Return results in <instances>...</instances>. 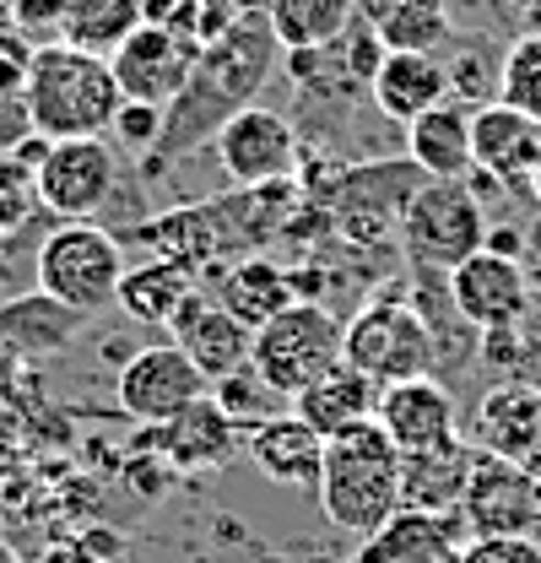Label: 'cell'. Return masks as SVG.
Instances as JSON below:
<instances>
[{
	"instance_id": "obj_35",
	"label": "cell",
	"mask_w": 541,
	"mask_h": 563,
	"mask_svg": "<svg viewBox=\"0 0 541 563\" xmlns=\"http://www.w3.org/2000/svg\"><path fill=\"white\" fill-rule=\"evenodd\" d=\"M114 136H120V146H157V136H163V109H152V103H120Z\"/></svg>"
},
{
	"instance_id": "obj_26",
	"label": "cell",
	"mask_w": 541,
	"mask_h": 563,
	"mask_svg": "<svg viewBox=\"0 0 541 563\" xmlns=\"http://www.w3.org/2000/svg\"><path fill=\"white\" fill-rule=\"evenodd\" d=\"M228 314H239L250 331H261L270 314H281L287 303H298L292 292V272H281L266 255H244L228 277H222V298H217Z\"/></svg>"
},
{
	"instance_id": "obj_6",
	"label": "cell",
	"mask_w": 541,
	"mask_h": 563,
	"mask_svg": "<svg viewBox=\"0 0 541 563\" xmlns=\"http://www.w3.org/2000/svg\"><path fill=\"white\" fill-rule=\"evenodd\" d=\"M341 342L346 325L325 303H287L281 314H270L266 325L255 331L250 347V368L266 379L270 390H281L287 401L303 396L314 379H325L331 368H341Z\"/></svg>"
},
{
	"instance_id": "obj_15",
	"label": "cell",
	"mask_w": 541,
	"mask_h": 563,
	"mask_svg": "<svg viewBox=\"0 0 541 563\" xmlns=\"http://www.w3.org/2000/svg\"><path fill=\"white\" fill-rule=\"evenodd\" d=\"M472 157L482 174H493L504 190H531L541 168V125L509 103H476L472 109Z\"/></svg>"
},
{
	"instance_id": "obj_43",
	"label": "cell",
	"mask_w": 541,
	"mask_h": 563,
	"mask_svg": "<svg viewBox=\"0 0 541 563\" xmlns=\"http://www.w3.org/2000/svg\"><path fill=\"white\" fill-rule=\"evenodd\" d=\"M346 563H385V559H379V548H374V542H363V548H357Z\"/></svg>"
},
{
	"instance_id": "obj_12",
	"label": "cell",
	"mask_w": 541,
	"mask_h": 563,
	"mask_svg": "<svg viewBox=\"0 0 541 563\" xmlns=\"http://www.w3.org/2000/svg\"><path fill=\"white\" fill-rule=\"evenodd\" d=\"M461 520H466L472 537H531V526L541 520V504L531 493L526 466L476 450L472 483L461 498Z\"/></svg>"
},
{
	"instance_id": "obj_7",
	"label": "cell",
	"mask_w": 541,
	"mask_h": 563,
	"mask_svg": "<svg viewBox=\"0 0 541 563\" xmlns=\"http://www.w3.org/2000/svg\"><path fill=\"white\" fill-rule=\"evenodd\" d=\"M341 363L368 374L379 390L401 385V379H422L433 374L439 347L422 325V314L406 298H374L346 320V342H341Z\"/></svg>"
},
{
	"instance_id": "obj_42",
	"label": "cell",
	"mask_w": 541,
	"mask_h": 563,
	"mask_svg": "<svg viewBox=\"0 0 541 563\" xmlns=\"http://www.w3.org/2000/svg\"><path fill=\"white\" fill-rule=\"evenodd\" d=\"M520 466H526V477H531V493H537V504H541V450H537V455H526Z\"/></svg>"
},
{
	"instance_id": "obj_14",
	"label": "cell",
	"mask_w": 541,
	"mask_h": 563,
	"mask_svg": "<svg viewBox=\"0 0 541 563\" xmlns=\"http://www.w3.org/2000/svg\"><path fill=\"white\" fill-rule=\"evenodd\" d=\"M168 342L190 352V363L201 368L211 385H217V379H228V374L250 368V347H255V331H250V325H244L239 314H228V309H222L217 298H206V292H190V298L179 303V314L168 320Z\"/></svg>"
},
{
	"instance_id": "obj_20",
	"label": "cell",
	"mask_w": 541,
	"mask_h": 563,
	"mask_svg": "<svg viewBox=\"0 0 541 563\" xmlns=\"http://www.w3.org/2000/svg\"><path fill=\"white\" fill-rule=\"evenodd\" d=\"M472 466L476 444H466V439H450V444L422 450V455H401V509H428V515L461 509Z\"/></svg>"
},
{
	"instance_id": "obj_46",
	"label": "cell",
	"mask_w": 541,
	"mask_h": 563,
	"mask_svg": "<svg viewBox=\"0 0 541 563\" xmlns=\"http://www.w3.org/2000/svg\"><path fill=\"white\" fill-rule=\"evenodd\" d=\"M531 196H537V207H541V168H537V179H531Z\"/></svg>"
},
{
	"instance_id": "obj_8",
	"label": "cell",
	"mask_w": 541,
	"mask_h": 563,
	"mask_svg": "<svg viewBox=\"0 0 541 563\" xmlns=\"http://www.w3.org/2000/svg\"><path fill=\"white\" fill-rule=\"evenodd\" d=\"M38 201L70 217V222H87L92 211H103L120 190V152L109 136H70V141H49L38 174Z\"/></svg>"
},
{
	"instance_id": "obj_27",
	"label": "cell",
	"mask_w": 541,
	"mask_h": 563,
	"mask_svg": "<svg viewBox=\"0 0 541 563\" xmlns=\"http://www.w3.org/2000/svg\"><path fill=\"white\" fill-rule=\"evenodd\" d=\"M190 292H196L190 266H179V261H146V266H131V272H125L114 303L131 314L135 325H168Z\"/></svg>"
},
{
	"instance_id": "obj_29",
	"label": "cell",
	"mask_w": 541,
	"mask_h": 563,
	"mask_svg": "<svg viewBox=\"0 0 541 563\" xmlns=\"http://www.w3.org/2000/svg\"><path fill=\"white\" fill-rule=\"evenodd\" d=\"M211 401L228 412V418L239 422L244 433H255L261 422L281 418V412H292V401L281 396V390H270L266 379L255 374V368H239V374H228V379H217V390H211Z\"/></svg>"
},
{
	"instance_id": "obj_39",
	"label": "cell",
	"mask_w": 541,
	"mask_h": 563,
	"mask_svg": "<svg viewBox=\"0 0 541 563\" xmlns=\"http://www.w3.org/2000/svg\"><path fill=\"white\" fill-rule=\"evenodd\" d=\"M520 266H526V277H531V287H537L541 282V217L526 228V261H520Z\"/></svg>"
},
{
	"instance_id": "obj_13",
	"label": "cell",
	"mask_w": 541,
	"mask_h": 563,
	"mask_svg": "<svg viewBox=\"0 0 541 563\" xmlns=\"http://www.w3.org/2000/svg\"><path fill=\"white\" fill-rule=\"evenodd\" d=\"M450 298L461 309V320L476 331H504L520 325L531 309V277L520 261L498 255V250H476L472 261H461L450 272Z\"/></svg>"
},
{
	"instance_id": "obj_45",
	"label": "cell",
	"mask_w": 541,
	"mask_h": 563,
	"mask_svg": "<svg viewBox=\"0 0 541 563\" xmlns=\"http://www.w3.org/2000/svg\"><path fill=\"white\" fill-rule=\"evenodd\" d=\"M0 563H22L16 559V548H5V542H0Z\"/></svg>"
},
{
	"instance_id": "obj_21",
	"label": "cell",
	"mask_w": 541,
	"mask_h": 563,
	"mask_svg": "<svg viewBox=\"0 0 541 563\" xmlns=\"http://www.w3.org/2000/svg\"><path fill=\"white\" fill-rule=\"evenodd\" d=\"M250 455H255V466L266 472L270 483H281V488H320L325 439L298 412H281V418L261 422L250 433Z\"/></svg>"
},
{
	"instance_id": "obj_2",
	"label": "cell",
	"mask_w": 541,
	"mask_h": 563,
	"mask_svg": "<svg viewBox=\"0 0 541 563\" xmlns=\"http://www.w3.org/2000/svg\"><path fill=\"white\" fill-rule=\"evenodd\" d=\"M320 509L346 537H379L401 515V450L379 418L357 422L336 439H325V466H320Z\"/></svg>"
},
{
	"instance_id": "obj_23",
	"label": "cell",
	"mask_w": 541,
	"mask_h": 563,
	"mask_svg": "<svg viewBox=\"0 0 541 563\" xmlns=\"http://www.w3.org/2000/svg\"><path fill=\"white\" fill-rule=\"evenodd\" d=\"M379 385L368 379V374H357V368H331L325 379H314L303 396H292V412L309 422L320 439H336L346 428H357V422L379 418Z\"/></svg>"
},
{
	"instance_id": "obj_18",
	"label": "cell",
	"mask_w": 541,
	"mask_h": 563,
	"mask_svg": "<svg viewBox=\"0 0 541 563\" xmlns=\"http://www.w3.org/2000/svg\"><path fill=\"white\" fill-rule=\"evenodd\" d=\"M368 98H374V109H379L385 120L411 125V120H422L428 109H439L444 98H455V92H450V66H444L439 55L390 49V55L379 60V70H374V81H368Z\"/></svg>"
},
{
	"instance_id": "obj_19",
	"label": "cell",
	"mask_w": 541,
	"mask_h": 563,
	"mask_svg": "<svg viewBox=\"0 0 541 563\" xmlns=\"http://www.w3.org/2000/svg\"><path fill=\"white\" fill-rule=\"evenodd\" d=\"M476 450L526 461L541 450V385L531 379H504L482 396L476 407Z\"/></svg>"
},
{
	"instance_id": "obj_22",
	"label": "cell",
	"mask_w": 541,
	"mask_h": 563,
	"mask_svg": "<svg viewBox=\"0 0 541 563\" xmlns=\"http://www.w3.org/2000/svg\"><path fill=\"white\" fill-rule=\"evenodd\" d=\"M406 157L428 174V179H466L476 168L472 157V109L444 98L439 109H428L422 120L406 125Z\"/></svg>"
},
{
	"instance_id": "obj_34",
	"label": "cell",
	"mask_w": 541,
	"mask_h": 563,
	"mask_svg": "<svg viewBox=\"0 0 541 563\" xmlns=\"http://www.w3.org/2000/svg\"><path fill=\"white\" fill-rule=\"evenodd\" d=\"M33 38L16 27H0V87L5 92H27V70H33Z\"/></svg>"
},
{
	"instance_id": "obj_9",
	"label": "cell",
	"mask_w": 541,
	"mask_h": 563,
	"mask_svg": "<svg viewBox=\"0 0 541 563\" xmlns=\"http://www.w3.org/2000/svg\"><path fill=\"white\" fill-rule=\"evenodd\" d=\"M211 152L222 163V174L239 185V190H266V185H287L298 174V157H303V141L298 125L276 109L250 103L244 114H233L217 136Z\"/></svg>"
},
{
	"instance_id": "obj_24",
	"label": "cell",
	"mask_w": 541,
	"mask_h": 563,
	"mask_svg": "<svg viewBox=\"0 0 541 563\" xmlns=\"http://www.w3.org/2000/svg\"><path fill=\"white\" fill-rule=\"evenodd\" d=\"M357 16L385 38V49H417L439 55L455 27H450V0H357Z\"/></svg>"
},
{
	"instance_id": "obj_1",
	"label": "cell",
	"mask_w": 541,
	"mask_h": 563,
	"mask_svg": "<svg viewBox=\"0 0 541 563\" xmlns=\"http://www.w3.org/2000/svg\"><path fill=\"white\" fill-rule=\"evenodd\" d=\"M276 60H281V44H276V33H270L266 11L239 16L222 38L201 44V60L190 70L185 92L163 109L157 152H163V157H185V152L206 146L233 114H244V109L261 98V87L270 81Z\"/></svg>"
},
{
	"instance_id": "obj_36",
	"label": "cell",
	"mask_w": 541,
	"mask_h": 563,
	"mask_svg": "<svg viewBox=\"0 0 541 563\" xmlns=\"http://www.w3.org/2000/svg\"><path fill=\"white\" fill-rule=\"evenodd\" d=\"M33 136V109H27V92H5L0 87V157H11L22 141Z\"/></svg>"
},
{
	"instance_id": "obj_40",
	"label": "cell",
	"mask_w": 541,
	"mask_h": 563,
	"mask_svg": "<svg viewBox=\"0 0 541 563\" xmlns=\"http://www.w3.org/2000/svg\"><path fill=\"white\" fill-rule=\"evenodd\" d=\"M81 548H87L92 559H103V563H114V559H120V542H114L109 531H87V537H81Z\"/></svg>"
},
{
	"instance_id": "obj_30",
	"label": "cell",
	"mask_w": 541,
	"mask_h": 563,
	"mask_svg": "<svg viewBox=\"0 0 541 563\" xmlns=\"http://www.w3.org/2000/svg\"><path fill=\"white\" fill-rule=\"evenodd\" d=\"M498 103L541 125V33H520L498 60Z\"/></svg>"
},
{
	"instance_id": "obj_3",
	"label": "cell",
	"mask_w": 541,
	"mask_h": 563,
	"mask_svg": "<svg viewBox=\"0 0 541 563\" xmlns=\"http://www.w3.org/2000/svg\"><path fill=\"white\" fill-rule=\"evenodd\" d=\"M120 87L103 55L70 49L60 38L33 49L27 70V109H33V131L49 141L70 136H109L120 120Z\"/></svg>"
},
{
	"instance_id": "obj_41",
	"label": "cell",
	"mask_w": 541,
	"mask_h": 563,
	"mask_svg": "<svg viewBox=\"0 0 541 563\" xmlns=\"http://www.w3.org/2000/svg\"><path fill=\"white\" fill-rule=\"evenodd\" d=\"M16 379H22V352L0 347V396H11V390H16Z\"/></svg>"
},
{
	"instance_id": "obj_33",
	"label": "cell",
	"mask_w": 541,
	"mask_h": 563,
	"mask_svg": "<svg viewBox=\"0 0 541 563\" xmlns=\"http://www.w3.org/2000/svg\"><path fill=\"white\" fill-rule=\"evenodd\" d=\"M70 0H11V22L27 38H60Z\"/></svg>"
},
{
	"instance_id": "obj_37",
	"label": "cell",
	"mask_w": 541,
	"mask_h": 563,
	"mask_svg": "<svg viewBox=\"0 0 541 563\" xmlns=\"http://www.w3.org/2000/svg\"><path fill=\"white\" fill-rule=\"evenodd\" d=\"M125 472H131V488H135V493H146V498H157V493L168 488V477H174V472L163 466V455H157V461H152V455H135Z\"/></svg>"
},
{
	"instance_id": "obj_31",
	"label": "cell",
	"mask_w": 541,
	"mask_h": 563,
	"mask_svg": "<svg viewBox=\"0 0 541 563\" xmlns=\"http://www.w3.org/2000/svg\"><path fill=\"white\" fill-rule=\"evenodd\" d=\"M455 563H541V542H531V537H472Z\"/></svg>"
},
{
	"instance_id": "obj_32",
	"label": "cell",
	"mask_w": 541,
	"mask_h": 563,
	"mask_svg": "<svg viewBox=\"0 0 541 563\" xmlns=\"http://www.w3.org/2000/svg\"><path fill=\"white\" fill-rule=\"evenodd\" d=\"M33 196H38V185H33V168H22L16 157L11 163H0V228L11 233L27 207H33Z\"/></svg>"
},
{
	"instance_id": "obj_4",
	"label": "cell",
	"mask_w": 541,
	"mask_h": 563,
	"mask_svg": "<svg viewBox=\"0 0 541 563\" xmlns=\"http://www.w3.org/2000/svg\"><path fill=\"white\" fill-rule=\"evenodd\" d=\"M487 207L466 179H422V190L401 211V250L411 272L450 277L461 261L487 250Z\"/></svg>"
},
{
	"instance_id": "obj_16",
	"label": "cell",
	"mask_w": 541,
	"mask_h": 563,
	"mask_svg": "<svg viewBox=\"0 0 541 563\" xmlns=\"http://www.w3.org/2000/svg\"><path fill=\"white\" fill-rule=\"evenodd\" d=\"M379 428L390 433V444L401 455L439 450V444L461 439V428H455V396L433 374L385 385V396H379Z\"/></svg>"
},
{
	"instance_id": "obj_28",
	"label": "cell",
	"mask_w": 541,
	"mask_h": 563,
	"mask_svg": "<svg viewBox=\"0 0 541 563\" xmlns=\"http://www.w3.org/2000/svg\"><path fill=\"white\" fill-rule=\"evenodd\" d=\"M135 27H141V5H135V0H70L66 27H60V44L109 60Z\"/></svg>"
},
{
	"instance_id": "obj_10",
	"label": "cell",
	"mask_w": 541,
	"mask_h": 563,
	"mask_svg": "<svg viewBox=\"0 0 541 563\" xmlns=\"http://www.w3.org/2000/svg\"><path fill=\"white\" fill-rule=\"evenodd\" d=\"M201 60V38L179 33V27H163V22H141L131 38L109 55V70H114V87L125 103H152V109H168L190 70Z\"/></svg>"
},
{
	"instance_id": "obj_44",
	"label": "cell",
	"mask_w": 541,
	"mask_h": 563,
	"mask_svg": "<svg viewBox=\"0 0 541 563\" xmlns=\"http://www.w3.org/2000/svg\"><path fill=\"white\" fill-rule=\"evenodd\" d=\"M233 11H244V16H250V11H266V0H233Z\"/></svg>"
},
{
	"instance_id": "obj_11",
	"label": "cell",
	"mask_w": 541,
	"mask_h": 563,
	"mask_svg": "<svg viewBox=\"0 0 541 563\" xmlns=\"http://www.w3.org/2000/svg\"><path fill=\"white\" fill-rule=\"evenodd\" d=\"M211 379L190 363V352L174 347V342H157V347H135V357L120 368L114 379V396H120V412L146 428H163L179 412H190L196 401H206Z\"/></svg>"
},
{
	"instance_id": "obj_47",
	"label": "cell",
	"mask_w": 541,
	"mask_h": 563,
	"mask_svg": "<svg viewBox=\"0 0 541 563\" xmlns=\"http://www.w3.org/2000/svg\"><path fill=\"white\" fill-rule=\"evenodd\" d=\"M0 255H5V228H0Z\"/></svg>"
},
{
	"instance_id": "obj_38",
	"label": "cell",
	"mask_w": 541,
	"mask_h": 563,
	"mask_svg": "<svg viewBox=\"0 0 541 563\" xmlns=\"http://www.w3.org/2000/svg\"><path fill=\"white\" fill-rule=\"evenodd\" d=\"M33 563H103V559H92L81 542H55V548H44Z\"/></svg>"
},
{
	"instance_id": "obj_5",
	"label": "cell",
	"mask_w": 541,
	"mask_h": 563,
	"mask_svg": "<svg viewBox=\"0 0 541 563\" xmlns=\"http://www.w3.org/2000/svg\"><path fill=\"white\" fill-rule=\"evenodd\" d=\"M125 272L131 266H125L120 239L109 228H92V222H66L38 244V292L70 309L76 320L109 309L120 298Z\"/></svg>"
},
{
	"instance_id": "obj_25",
	"label": "cell",
	"mask_w": 541,
	"mask_h": 563,
	"mask_svg": "<svg viewBox=\"0 0 541 563\" xmlns=\"http://www.w3.org/2000/svg\"><path fill=\"white\" fill-rule=\"evenodd\" d=\"M266 22L281 55L336 49L346 27L357 22V0H266Z\"/></svg>"
},
{
	"instance_id": "obj_17",
	"label": "cell",
	"mask_w": 541,
	"mask_h": 563,
	"mask_svg": "<svg viewBox=\"0 0 541 563\" xmlns=\"http://www.w3.org/2000/svg\"><path fill=\"white\" fill-rule=\"evenodd\" d=\"M157 433V455L168 472H222L239 450H244V428L228 418L211 396L196 401L190 412H179L174 422L152 428Z\"/></svg>"
}]
</instances>
